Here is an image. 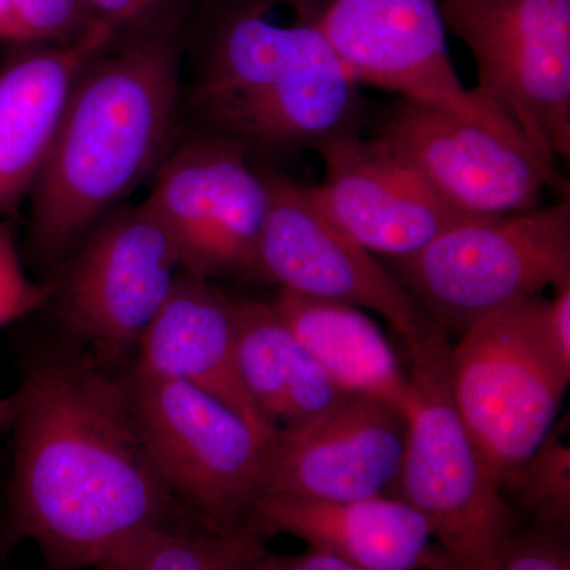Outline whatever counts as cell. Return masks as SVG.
<instances>
[{"label":"cell","instance_id":"6da1fadb","mask_svg":"<svg viewBox=\"0 0 570 570\" xmlns=\"http://www.w3.org/2000/svg\"><path fill=\"white\" fill-rule=\"evenodd\" d=\"M3 540H31L56 570L91 569L141 532L193 517L154 466L124 379L59 351L26 367Z\"/></svg>","mask_w":570,"mask_h":570},{"label":"cell","instance_id":"4316f807","mask_svg":"<svg viewBox=\"0 0 570 570\" xmlns=\"http://www.w3.org/2000/svg\"><path fill=\"white\" fill-rule=\"evenodd\" d=\"M255 570H362L337 560L324 551L307 549L303 553L281 554L265 550Z\"/></svg>","mask_w":570,"mask_h":570},{"label":"cell","instance_id":"2e32d148","mask_svg":"<svg viewBox=\"0 0 570 570\" xmlns=\"http://www.w3.org/2000/svg\"><path fill=\"white\" fill-rule=\"evenodd\" d=\"M250 530L264 540L292 535L362 570H455L425 517L392 494L356 501L264 494Z\"/></svg>","mask_w":570,"mask_h":570},{"label":"cell","instance_id":"cb8c5ba5","mask_svg":"<svg viewBox=\"0 0 570 570\" xmlns=\"http://www.w3.org/2000/svg\"><path fill=\"white\" fill-rule=\"evenodd\" d=\"M50 285L33 283L22 268L13 230L0 223V330L50 302Z\"/></svg>","mask_w":570,"mask_h":570},{"label":"cell","instance_id":"d4e9b609","mask_svg":"<svg viewBox=\"0 0 570 570\" xmlns=\"http://www.w3.org/2000/svg\"><path fill=\"white\" fill-rule=\"evenodd\" d=\"M497 570H570L569 530L534 523L517 532Z\"/></svg>","mask_w":570,"mask_h":570},{"label":"cell","instance_id":"4dcf8cb0","mask_svg":"<svg viewBox=\"0 0 570 570\" xmlns=\"http://www.w3.org/2000/svg\"><path fill=\"white\" fill-rule=\"evenodd\" d=\"M9 553L6 549V540H3V515L0 517V558L3 557V554Z\"/></svg>","mask_w":570,"mask_h":570},{"label":"cell","instance_id":"ba28073f","mask_svg":"<svg viewBox=\"0 0 570 570\" xmlns=\"http://www.w3.org/2000/svg\"><path fill=\"white\" fill-rule=\"evenodd\" d=\"M448 358L412 367L406 452L387 494L425 517L453 569L497 570L515 512L453 407Z\"/></svg>","mask_w":570,"mask_h":570},{"label":"cell","instance_id":"7a4b0ae2","mask_svg":"<svg viewBox=\"0 0 570 570\" xmlns=\"http://www.w3.org/2000/svg\"><path fill=\"white\" fill-rule=\"evenodd\" d=\"M183 7L116 37L86 63L33 186L31 246L48 262L78 247L164 163L178 110Z\"/></svg>","mask_w":570,"mask_h":570},{"label":"cell","instance_id":"ac0fdd59","mask_svg":"<svg viewBox=\"0 0 570 570\" xmlns=\"http://www.w3.org/2000/svg\"><path fill=\"white\" fill-rule=\"evenodd\" d=\"M115 39L97 26L73 43L29 48L0 69V217L36 186L75 81Z\"/></svg>","mask_w":570,"mask_h":570},{"label":"cell","instance_id":"83f0119b","mask_svg":"<svg viewBox=\"0 0 570 570\" xmlns=\"http://www.w3.org/2000/svg\"><path fill=\"white\" fill-rule=\"evenodd\" d=\"M0 41L29 43L28 37L22 31L17 14H14L10 0H0Z\"/></svg>","mask_w":570,"mask_h":570},{"label":"cell","instance_id":"ffe728a7","mask_svg":"<svg viewBox=\"0 0 570 570\" xmlns=\"http://www.w3.org/2000/svg\"><path fill=\"white\" fill-rule=\"evenodd\" d=\"M269 303L344 393L377 397L406 411L411 376L384 332L362 309L281 288Z\"/></svg>","mask_w":570,"mask_h":570},{"label":"cell","instance_id":"d6986e66","mask_svg":"<svg viewBox=\"0 0 570 570\" xmlns=\"http://www.w3.org/2000/svg\"><path fill=\"white\" fill-rule=\"evenodd\" d=\"M234 298L243 384L276 433L305 430L351 396L322 370L272 303Z\"/></svg>","mask_w":570,"mask_h":570},{"label":"cell","instance_id":"52a82bcc","mask_svg":"<svg viewBox=\"0 0 570 570\" xmlns=\"http://www.w3.org/2000/svg\"><path fill=\"white\" fill-rule=\"evenodd\" d=\"M397 279L445 335H463L513 303L570 279V202L450 228L406 261Z\"/></svg>","mask_w":570,"mask_h":570},{"label":"cell","instance_id":"e0dca14e","mask_svg":"<svg viewBox=\"0 0 570 570\" xmlns=\"http://www.w3.org/2000/svg\"><path fill=\"white\" fill-rule=\"evenodd\" d=\"M137 348L135 371L204 390L258 433L275 438V428L255 407L239 373L234 295L208 277L181 269Z\"/></svg>","mask_w":570,"mask_h":570},{"label":"cell","instance_id":"f546056e","mask_svg":"<svg viewBox=\"0 0 570 570\" xmlns=\"http://www.w3.org/2000/svg\"><path fill=\"white\" fill-rule=\"evenodd\" d=\"M18 411V395L0 396V431L6 430L13 422Z\"/></svg>","mask_w":570,"mask_h":570},{"label":"cell","instance_id":"8fae6325","mask_svg":"<svg viewBox=\"0 0 570 570\" xmlns=\"http://www.w3.org/2000/svg\"><path fill=\"white\" fill-rule=\"evenodd\" d=\"M145 204L174 238L186 272L261 279L269 194L245 146L216 134L186 142L160 165Z\"/></svg>","mask_w":570,"mask_h":570},{"label":"cell","instance_id":"8992f818","mask_svg":"<svg viewBox=\"0 0 570 570\" xmlns=\"http://www.w3.org/2000/svg\"><path fill=\"white\" fill-rule=\"evenodd\" d=\"M124 384L154 466L181 508L220 534L250 530L273 438L186 382L132 367Z\"/></svg>","mask_w":570,"mask_h":570},{"label":"cell","instance_id":"d6a6232c","mask_svg":"<svg viewBox=\"0 0 570 570\" xmlns=\"http://www.w3.org/2000/svg\"><path fill=\"white\" fill-rule=\"evenodd\" d=\"M165 3H171L174 0H164Z\"/></svg>","mask_w":570,"mask_h":570},{"label":"cell","instance_id":"9c48e42d","mask_svg":"<svg viewBox=\"0 0 570 570\" xmlns=\"http://www.w3.org/2000/svg\"><path fill=\"white\" fill-rule=\"evenodd\" d=\"M268 213L258 245V276L281 291L373 311L403 340L412 367L450 354L439 328L395 275L325 212L313 186L277 171H262Z\"/></svg>","mask_w":570,"mask_h":570},{"label":"cell","instance_id":"603a6c76","mask_svg":"<svg viewBox=\"0 0 570 570\" xmlns=\"http://www.w3.org/2000/svg\"><path fill=\"white\" fill-rule=\"evenodd\" d=\"M29 43L69 45L97 28L82 0H10Z\"/></svg>","mask_w":570,"mask_h":570},{"label":"cell","instance_id":"f1b7e54d","mask_svg":"<svg viewBox=\"0 0 570 570\" xmlns=\"http://www.w3.org/2000/svg\"><path fill=\"white\" fill-rule=\"evenodd\" d=\"M272 2H284L294 9L296 22L302 24H316L318 18L322 17L326 6L332 0H272Z\"/></svg>","mask_w":570,"mask_h":570},{"label":"cell","instance_id":"4fadbf2b","mask_svg":"<svg viewBox=\"0 0 570 570\" xmlns=\"http://www.w3.org/2000/svg\"><path fill=\"white\" fill-rule=\"evenodd\" d=\"M324 179L313 186L328 216L370 253L406 261L472 217L449 204L417 168L362 134L318 151Z\"/></svg>","mask_w":570,"mask_h":570},{"label":"cell","instance_id":"3957f363","mask_svg":"<svg viewBox=\"0 0 570 570\" xmlns=\"http://www.w3.org/2000/svg\"><path fill=\"white\" fill-rule=\"evenodd\" d=\"M272 0H230L214 22L195 107L213 132L272 153L322 151L362 134L360 86L316 24L265 20Z\"/></svg>","mask_w":570,"mask_h":570},{"label":"cell","instance_id":"30bf717a","mask_svg":"<svg viewBox=\"0 0 570 570\" xmlns=\"http://www.w3.org/2000/svg\"><path fill=\"white\" fill-rule=\"evenodd\" d=\"M479 89L551 163L570 159V0H441Z\"/></svg>","mask_w":570,"mask_h":570},{"label":"cell","instance_id":"7c38bea8","mask_svg":"<svg viewBox=\"0 0 570 570\" xmlns=\"http://www.w3.org/2000/svg\"><path fill=\"white\" fill-rule=\"evenodd\" d=\"M59 314L78 340L138 346L183 268L178 246L148 205L105 216L78 245Z\"/></svg>","mask_w":570,"mask_h":570},{"label":"cell","instance_id":"1f68e13d","mask_svg":"<svg viewBox=\"0 0 570 570\" xmlns=\"http://www.w3.org/2000/svg\"><path fill=\"white\" fill-rule=\"evenodd\" d=\"M39 570H56V569L50 568V566L43 564V566H41V568Z\"/></svg>","mask_w":570,"mask_h":570},{"label":"cell","instance_id":"484cf974","mask_svg":"<svg viewBox=\"0 0 570 570\" xmlns=\"http://www.w3.org/2000/svg\"><path fill=\"white\" fill-rule=\"evenodd\" d=\"M547 337L562 363L570 366V279L554 285L543 313Z\"/></svg>","mask_w":570,"mask_h":570},{"label":"cell","instance_id":"44dd1931","mask_svg":"<svg viewBox=\"0 0 570 570\" xmlns=\"http://www.w3.org/2000/svg\"><path fill=\"white\" fill-rule=\"evenodd\" d=\"M253 530L220 534L198 521L157 528L127 540L94 570H255L266 550Z\"/></svg>","mask_w":570,"mask_h":570},{"label":"cell","instance_id":"5bb4252c","mask_svg":"<svg viewBox=\"0 0 570 570\" xmlns=\"http://www.w3.org/2000/svg\"><path fill=\"white\" fill-rule=\"evenodd\" d=\"M407 414L377 397L351 395L314 425L276 433L265 494L356 501L387 494L403 466Z\"/></svg>","mask_w":570,"mask_h":570},{"label":"cell","instance_id":"7402d4cb","mask_svg":"<svg viewBox=\"0 0 570 570\" xmlns=\"http://www.w3.org/2000/svg\"><path fill=\"white\" fill-rule=\"evenodd\" d=\"M569 419L554 423L546 441L502 485L515 494L538 524L566 528L570 524Z\"/></svg>","mask_w":570,"mask_h":570},{"label":"cell","instance_id":"9a60e30c","mask_svg":"<svg viewBox=\"0 0 570 570\" xmlns=\"http://www.w3.org/2000/svg\"><path fill=\"white\" fill-rule=\"evenodd\" d=\"M316 26L358 86L419 102H448L464 91L441 0H332Z\"/></svg>","mask_w":570,"mask_h":570},{"label":"cell","instance_id":"5b68a950","mask_svg":"<svg viewBox=\"0 0 570 570\" xmlns=\"http://www.w3.org/2000/svg\"><path fill=\"white\" fill-rule=\"evenodd\" d=\"M376 138L472 217L534 208L549 189L568 194L557 165L479 88L448 102L400 99L385 112Z\"/></svg>","mask_w":570,"mask_h":570},{"label":"cell","instance_id":"277c9868","mask_svg":"<svg viewBox=\"0 0 570 570\" xmlns=\"http://www.w3.org/2000/svg\"><path fill=\"white\" fill-rule=\"evenodd\" d=\"M546 303L542 295L520 299L450 348L453 407L501 487L553 430L570 382V366L547 337Z\"/></svg>","mask_w":570,"mask_h":570}]
</instances>
